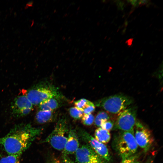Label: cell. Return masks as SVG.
<instances>
[{
	"label": "cell",
	"instance_id": "obj_1",
	"mask_svg": "<svg viewBox=\"0 0 163 163\" xmlns=\"http://www.w3.org/2000/svg\"><path fill=\"white\" fill-rule=\"evenodd\" d=\"M42 132L30 124H18L0 138V146L8 155H21Z\"/></svg>",
	"mask_w": 163,
	"mask_h": 163
},
{
	"label": "cell",
	"instance_id": "obj_2",
	"mask_svg": "<svg viewBox=\"0 0 163 163\" xmlns=\"http://www.w3.org/2000/svg\"><path fill=\"white\" fill-rule=\"evenodd\" d=\"M113 145L122 159L133 156L138 147L134 136V129L121 131L115 138Z\"/></svg>",
	"mask_w": 163,
	"mask_h": 163
},
{
	"label": "cell",
	"instance_id": "obj_3",
	"mask_svg": "<svg viewBox=\"0 0 163 163\" xmlns=\"http://www.w3.org/2000/svg\"><path fill=\"white\" fill-rule=\"evenodd\" d=\"M133 102L132 98L118 94L105 97L96 101L95 105L113 114L118 113L125 110Z\"/></svg>",
	"mask_w": 163,
	"mask_h": 163
},
{
	"label": "cell",
	"instance_id": "obj_4",
	"mask_svg": "<svg viewBox=\"0 0 163 163\" xmlns=\"http://www.w3.org/2000/svg\"><path fill=\"white\" fill-rule=\"evenodd\" d=\"M25 94L33 105H38L51 98H60L62 97L55 87L46 84L36 85L26 92Z\"/></svg>",
	"mask_w": 163,
	"mask_h": 163
},
{
	"label": "cell",
	"instance_id": "obj_5",
	"mask_svg": "<svg viewBox=\"0 0 163 163\" xmlns=\"http://www.w3.org/2000/svg\"><path fill=\"white\" fill-rule=\"evenodd\" d=\"M68 132L66 121L64 118L61 119L43 142L48 143L56 150L62 151L67 140V134Z\"/></svg>",
	"mask_w": 163,
	"mask_h": 163
},
{
	"label": "cell",
	"instance_id": "obj_6",
	"mask_svg": "<svg viewBox=\"0 0 163 163\" xmlns=\"http://www.w3.org/2000/svg\"><path fill=\"white\" fill-rule=\"evenodd\" d=\"M136 107H130L120 112L114 128L123 131L134 129L136 121Z\"/></svg>",
	"mask_w": 163,
	"mask_h": 163
},
{
	"label": "cell",
	"instance_id": "obj_7",
	"mask_svg": "<svg viewBox=\"0 0 163 163\" xmlns=\"http://www.w3.org/2000/svg\"><path fill=\"white\" fill-rule=\"evenodd\" d=\"M79 138L89 145L102 158L110 161L111 157L106 146L97 140L85 130L80 129L77 133Z\"/></svg>",
	"mask_w": 163,
	"mask_h": 163
},
{
	"label": "cell",
	"instance_id": "obj_8",
	"mask_svg": "<svg viewBox=\"0 0 163 163\" xmlns=\"http://www.w3.org/2000/svg\"><path fill=\"white\" fill-rule=\"evenodd\" d=\"M134 136L136 142L140 148L147 152L150 149L154 141L150 131L141 123L136 121Z\"/></svg>",
	"mask_w": 163,
	"mask_h": 163
},
{
	"label": "cell",
	"instance_id": "obj_9",
	"mask_svg": "<svg viewBox=\"0 0 163 163\" xmlns=\"http://www.w3.org/2000/svg\"><path fill=\"white\" fill-rule=\"evenodd\" d=\"M33 109V105L25 94L16 97L11 105L12 114L14 117L18 118L27 115Z\"/></svg>",
	"mask_w": 163,
	"mask_h": 163
},
{
	"label": "cell",
	"instance_id": "obj_10",
	"mask_svg": "<svg viewBox=\"0 0 163 163\" xmlns=\"http://www.w3.org/2000/svg\"><path fill=\"white\" fill-rule=\"evenodd\" d=\"M75 154V163H99L103 159L87 144L79 147Z\"/></svg>",
	"mask_w": 163,
	"mask_h": 163
},
{
	"label": "cell",
	"instance_id": "obj_11",
	"mask_svg": "<svg viewBox=\"0 0 163 163\" xmlns=\"http://www.w3.org/2000/svg\"><path fill=\"white\" fill-rule=\"evenodd\" d=\"M78 137L74 130L69 131L67 139L62 151L64 156L75 153L79 147Z\"/></svg>",
	"mask_w": 163,
	"mask_h": 163
},
{
	"label": "cell",
	"instance_id": "obj_12",
	"mask_svg": "<svg viewBox=\"0 0 163 163\" xmlns=\"http://www.w3.org/2000/svg\"><path fill=\"white\" fill-rule=\"evenodd\" d=\"M55 116L54 111L39 110L36 114L35 120L37 123L43 124L53 121Z\"/></svg>",
	"mask_w": 163,
	"mask_h": 163
},
{
	"label": "cell",
	"instance_id": "obj_13",
	"mask_svg": "<svg viewBox=\"0 0 163 163\" xmlns=\"http://www.w3.org/2000/svg\"><path fill=\"white\" fill-rule=\"evenodd\" d=\"M59 99L51 98L41 103L38 105L39 110L54 111L59 106Z\"/></svg>",
	"mask_w": 163,
	"mask_h": 163
},
{
	"label": "cell",
	"instance_id": "obj_14",
	"mask_svg": "<svg viewBox=\"0 0 163 163\" xmlns=\"http://www.w3.org/2000/svg\"><path fill=\"white\" fill-rule=\"evenodd\" d=\"M94 138L99 142L103 144L108 143L111 138L109 131L99 127L96 129L94 132Z\"/></svg>",
	"mask_w": 163,
	"mask_h": 163
},
{
	"label": "cell",
	"instance_id": "obj_15",
	"mask_svg": "<svg viewBox=\"0 0 163 163\" xmlns=\"http://www.w3.org/2000/svg\"><path fill=\"white\" fill-rule=\"evenodd\" d=\"M109 119L110 116L107 112L104 111H100L94 118V123L96 126L100 127L103 122Z\"/></svg>",
	"mask_w": 163,
	"mask_h": 163
},
{
	"label": "cell",
	"instance_id": "obj_16",
	"mask_svg": "<svg viewBox=\"0 0 163 163\" xmlns=\"http://www.w3.org/2000/svg\"><path fill=\"white\" fill-rule=\"evenodd\" d=\"M21 155H8L0 159V163H20Z\"/></svg>",
	"mask_w": 163,
	"mask_h": 163
},
{
	"label": "cell",
	"instance_id": "obj_17",
	"mask_svg": "<svg viewBox=\"0 0 163 163\" xmlns=\"http://www.w3.org/2000/svg\"><path fill=\"white\" fill-rule=\"evenodd\" d=\"M69 112L70 116L76 120L79 119L81 118L84 114L82 110L75 107L70 108L69 109Z\"/></svg>",
	"mask_w": 163,
	"mask_h": 163
},
{
	"label": "cell",
	"instance_id": "obj_18",
	"mask_svg": "<svg viewBox=\"0 0 163 163\" xmlns=\"http://www.w3.org/2000/svg\"><path fill=\"white\" fill-rule=\"evenodd\" d=\"M94 117L91 113L83 114L81 117L82 123L85 126H90L94 122Z\"/></svg>",
	"mask_w": 163,
	"mask_h": 163
},
{
	"label": "cell",
	"instance_id": "obj_19",
	"mask_svg": "<svg viewBox=\"0 0 163 163\" xmlns=\"http://www.w3.org/2000/svg\"><path fill=\"white\" fill-rule=\"evenodd\" d=\"M90 102V101L86 99L82 98L75 101L74 104L75 107L83 111Z\"/></svg>",
	"mask_w": 163,
	"mask_h": 163
},
{
	"label": "cell",
	"instance_id": "obj_20",
	"mask_svg": "<svg viewBox=\"0 0 163 163\" xmlns=\"http://www.w3.org/2000/svg\"><path fill=\"white\" fill-rule=\"evenodd\" d=\"M113 126V121L109 120L103 122L101 124L100 127L104 129L109 131L112 129Z\"/></svg>",
	"mask_w": 163,
	"mask_h": 163
},
{
	"label": "cell",
	"instance_id": "obj_21",
	"mask_svg": "<svg viewBox=\"0 0 163 163\" xmlns=\"http://www.w3.org/2000/svg\"><path fill=\"white\" fill-rule=\"evenodd\" d=\"M66 156H64L62 159L57 158H54L51 160L49 163H75L67 157Z\"/></svg>",
	"mask_w": 163,
	"mask_h": 163
},
{
	"label": "cell",
	"instance_id": "obj_22",
	"mask_svg": "<svg viewBox=\"0 0 163 163\" xmlns=\"http://www.w3.org/2000/svg\"><path fill=\"white\" fill-rule=\"evenodd\" d=\"M95 105L92 102L90 101L88 105L83 110L84 114H88L91 113L95 110Z\"/></svg>",
	"mask_w": 163,
	"mask_h": 163
},
{
	"label": "cell",
	"instance_id": "obj_23",
	"mask_svg": "<svg viewBox=\"0 0 163 163\" xmlns=\"http://www.w3.org/2000/svg\"><path fill=\"white\" fill-rule=\"evenodd\" d=\"M127 1L130 3L134 7H137L140 5L147 4L149 2L148 0H128Z\"/></svg>",
	"mask_w": 163,
	"mask_h": 163
},
{
	"label": "cell",
	"instance_id": "obj_24",
	"mask_svg": "<svg viewBox=\"0 0 163 163\" xmlns=\"http://www.w3.org/2000/svg\"><path fill=\"white\" fill-rule=\"evenodd\" d=\"M136 159V156L133 155L128 158L123 159L120 163H131Z\"/></svg>",
	"mask_w": 163,
	"mask_h": 163
},
{
	"label": "cell",
	"instance_id": "obj_25",
	"mask_svg": "<svg viewBox=\"0 0 163 163\" xmlns=\"http://www.w3.org/2000/svg\"><path fill=\"white\" fill-rule=\"evenodd\" d=\"M116 2L118 8L120 10H123L124 7V3L121 1H116Z\"/></svg>",
	"mask_w": 163,
	"mask_h": 163
},
{
	"label": "cell",
	"instance_id": "obj_26",
	"mask_svg": "<svg viewBox=\"0 0 163 163\" xmlns=\"http://www.w3.org/2000/svg\"><path fill=\"white\" fill-rule=\"evenodd\" d=\"M153 157H150L147 159L146 163H153Z\"/></svg>",
	"mask_w": 163,
	"mask_h": 163
},
{
	"label": "cell",
	"instance_id": "obj_27",
	"mask_svg": "<svg viewBox=\"0 0 163 163\" xmlns=\"http://www.w3.org/2000/svg\"><path fill=\"white\" fill-rule=\"evenodd\" d=\"M99 163H110V161H108L102 159Z\"/></svg>",
	"mask_w": 163,
	"mask_h": 163
},
{
	"label": "cell",
	"instance_id": "obj_28",
	"mask_svg": "<svg viewBox=\"0 0 163 163\" xmlns=\"http://www.w3.org/2000/svg\"><path fill=\"white\" fill-rule=\"evenodd\" d=\"M131 163H140L139 162L136 161V160H135L134 161H133Z\"/></svg>",
	"mask_w": 163,
	"mask_h": 163
}]
</instances>
